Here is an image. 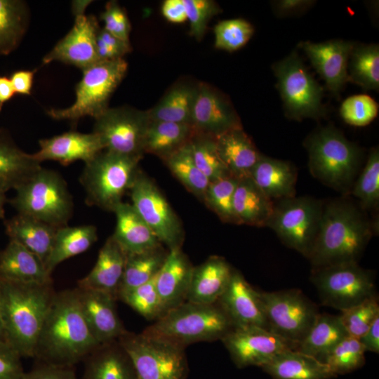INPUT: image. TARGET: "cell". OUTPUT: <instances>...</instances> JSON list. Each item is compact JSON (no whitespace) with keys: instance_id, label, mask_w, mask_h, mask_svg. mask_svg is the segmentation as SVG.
Wrapping results in <instances>:
<instances>
[{"instance_id":"obj_7","label":"cell","mask_w":379,"mask_h":379,"mask_svg":"<svg viewBox=\"0 0 379 379\" xmlns=\"http://www.w3.org/2000/svg\"><path fill=\"white\" fill-rule=\"evenodd\" d=\"M15 192L8 202L17 213L56 228L67 225L72 216V197L65 179L57 171L41 168Z\"/></svg>"},{"instance_id":"obj_37","label":"cell","mask_w":379,"mask_h":379,"mask_svg":"<svg viewBox=\"0 0 379 379\" xmlns=\"http://www.w3.org/2000/svg\"><path fill=\"white\" fill-rule=\"evenodd\" d=\"M349 336L340 316L319 314L315 323L296 350L314 357L323 358L340 341Z\"/></svg>"},{"instance_id":"obj_35","label":"cell","mask_w":379,"mask_h":379,"mask_svg":"<svg viewBox=\"0 0 379 379\" xmlns=\"http://www.w3.org/2000/svg\"><path fill=\"white\" fill-rule=\"evenodd\" d=\"M194 133L188 124L149 121L143 138V153L164 159L187 143Z\"/></svg>"},{"instance_id":"obj_26","label":"cell","mask_w":379,"mask_h":379,"mask_svg":"<svg viewBox=\"0 0 379 379\" xmlns=\"http://www.w3.org/2000/svg\"><path fill=\"white\" fill-rule=\"evenodd\" d=\"M0 280L25 284H53L44 263L15 241L0 251Z\"/></svg>"},{"instance_id":"obj_1","label":"cell","mask_w":379,"mask_h":379,"mask_svg":"<svg viewBox=\"0 0 379 379\" xmlns=\"http://www.w3.org/2000/svg\"><path fill=\"white\" fill-rule=\"evenodd\" d=\"M375 233V222L347 196L324 201L319 232L307 259L312 269L359 262Z\"/></svg>"},{"instance_id":"obj_43","label":"cell","mask_w":379,"mask_h":379,"mask_svg":"<svg viewBox=\"0 0 379 379\" xmlns=\"http://www.w3.org/2000/svg\"><path fill=\"white\" fill-rule=\"evenodd\" d=\"M349 195L359 201L366 212L376 210L379 205V150L372 148L364 168L356 178Z\"/></svg>"},{"instance_id":"obj_17","label":"cell","mask_w":379,"mask_h":379,"mask_svg":"<svg viewBox=\"0 0 379 379\" xmlns=\"http://www.w3.org/2000/svg\"><path fill=\"white\" fill-rule=\"evenodd\" d=\"M75 14L74 26L44 57V64L60 61L83 71L100 61L96 48L97 36L100 29L97 19L92 15H84V11Z\"/></svg>"},{"instance_id":"obj_19","label":"cell","mask_w":379,"mask_h":379,"mask_svg":"<svg viewBox=\"0 0 379 379\" xmlns=\"http://www.w3.org/2000/svg\"><path fill=\"white\" fill-rule=\"evenodd\" d=\"M216 302L234 328L258 326L268 330L258 291L239 271L234 270L227 288Z\"/></svg>"},{"instance_id":"obj_49","label":"cell","mask_w":379,"mask_h":379,"mask_svg":"<svg viewBox=\"0 0 379 379\" xmlns=\"http://www.w3.org/2000/svg\"><path fill=\"white\" fill-rule=\"evenodd\" d=\"M253 25L244 19L222 20L214 27L215 47L227 51H234L243 47L252 37Z\"/></svg>"},{"instance_id":"obj_41","label":"cell","mask_w":379,"mask_h":379,"mask_svg":"<svg viewBox=\"0 0 379 379\" xmlns=\"http://www.w3.org/2000/svg\"><path fill=\"white\" fill-rule=\"evenodd\" d=\"M189 142L163 160L172 174L185 187L199 200L204 201L210 181L197 166L192 155Z\"/></svg>"},{"instance_id":"obj_55","label":"cell","mask_w":379,"mask_h":379,"mask_svg":"<svg viewBox=\"0 0 379 379\" xmlns=\"http://www.w3.org/2000/svg\"><path fill=\"white\" fill-rule=\"evenodd\" d=\"M165 18L174 23H180L187 20L183 0H166L161 6Z\"/></svg>"},{"instance_id":"obj_40","label":"cell","mask_w":379,"mask_h":379,"mask_svg":"<svg viewBox=\"0 0 379 379\" xmlns=\"http://www.w3.org/2000/svg\"><path fill=\"white\" fill-rule=\"evenodd\" d=\"M196 89L180 86L171 90L150 110L149 121H166L191 125V113Z\"/></svg>"},{"instance_id":"obj_61","label":"cell","mask_w":379,"mask_h":379,"mask_svg":"<svg viewBox=\"0 0 379 379\" xmlns=\"http://www.w3.org/2000/svg\"><path fill=\"white\" fill-rule=\"evenodd\" d=\"M8 199L5 193L0 192V220L5 217V204L8 203Z\"/></svg>"},{"instance_id":"obj_9","label":"cell","mask_w":379,"mask_h":379,"mask_svg":"<svg viewBox=\"0 0 379 379\" xmlns=\"http://www.w3.org/2000/svg\"><path fill=\"white\" fill-rule=\"evenodd\" d=\"M118 342L130 357L137 379H186L185 348L143 331H126Z\"/></svg>"},{"instance_id":"obj_18","label":"cell","mask_w":379,"mask_h":379,"mask_svg":"<svg viewBox=\"0 0 379 379\" xmlns=\"http://www.w3.org/2000/svg\"><path fill=\"white\" fill-rule=\"evenodd\" d=\"M191 126L196 133L217 137L242 128L240 119L229 102L206 86L195 91Z\"/></svg>"},{"instance_id":"obj_29","label":"cell","mask_w":379,"mask_h":379,"mask_svg":"<svg viewBox=\"0 0 379 379\" xmlns=\"http://www.w3.org/2000/svg\"><path fill=\"white\" fill-rule=\"evenodd\" d=\"M250 178L273 201L295 196L297 171L288 161L261 154Z\"/></svg>"},{"instance_id":"obj_24","label":"cell","mask_w":379,"mask_h":379,"mask_svg":"<svg viewBox=\"0 0 379 379\" xmlns=\"http://www.w3.org/2000/svg\"><path fill=\"white\" fill-rule=\"evenodd\" d=\"M126 257V253L110 236L100 248L91 271L79 280L78 288L106 292L117 298Z\"/></svg>"},{"instance_id":"obj_46","label":"cell","mask_w":379,"mask_h":379,"mask_svg":"<svg viewBox=\"0 0 379 379\" xmlns=\"http://www.w3.org/2000/svg\"><path fill=\"white\" fill-rule=\"evenodd\" d=\"M366 350L359 339L347 336L335 346L322 359L332 373L345 374L365 364Z\"/></svg>"},{"instance_id":"obj_62","label":"cell","mask_w":379,"mask_h":379,"mask_svg":"<svg viewBox=\"0 0 379 379\" xmlns=\"http://www.w3.org/2000/svg\"><path fill=\"white\" fill-rule=\"evenodd\" d=\"M0 341H5L4 330L2 320L1 314V294H0Z\"/></svg>"},{"instance_id":"obj_3","label":"cell","mask_w":379,"mask_h":379,"mask_svg":"<svg viewBox=\"0 0 379 379\" xmlns=\"http://www.w3.org/2000/svg\"><path fill=\"white\" fill-rule=\"evenodd\" d=\"M55 293L53 284L0 280L5 340L21 357H35L40 332Z\"/></svg>"},{"instance_id":"obj_4","label":"cell","mask_w":379,"mask_h":379,"mask_svg":"<svg viewBox=\"0 0 379 379\" xmlns=\"http://www.w3.org/2000/svg\"><path fill=\"white\" fill-rule=\"evenodd\" d=\"M312 175L348 196L362 163L360 148L333 126L319 127L304 142Z\"/></svg>"},{"instance_id":"obj_6","label":"cell","mask_w":379,"mask_h":379,"mask_svg":"<svg viewBox=\"0 0 379 379\" xmlns=\"http://www.w3.org/2000/svg\"><path fill=\"white\" fill-rule=\"evenodd\" d=\"M141 158L103 150L86 163L79 178L86 204L113 212L133 186Z\"/></svg>"},{"instance_id":"obj_51","label":"cell","mask_w":379,"mask_h":379,"mask_svg":"<svg viewBox=\"0 0 379 379\" xmlns=\"http://www.w3.org/2000/svg\"><path fill=\"white\" fill-rule=\"evenodd\" d=\"M187 20L190 23V34L198 40L204 36L210 19L220 8L211 0H183Z\"/></svg>"},{"instance_id":"obj_14","label":"cell","mask_w":379,"mask_h":379,"mask_svg":"<svg viewBox=\"0 0 379 379\" xmlns=\"http://www.w3.org/2000/svg\"><path fill=\"white\" fill-rule=\"evenodd\" d=\"M130 191L132 206L168 250L181 248V222L154 182L140 171Z\"/></svg>"},{"instance_id":"obj_32","label":"cell","mask_w":379,"mask_h":379,"mask_svg":"<svg viewBox=\"0 0 379 379\" xmlns=\"http://www.w3.org/2000/svg\"><path fill=\"white\" fill-rule=\"evenodd\" d=\"M220 159L234 177H250L260 153L242 128L232 129L214 138Z\"/></svg>"},{"instance_id":"obj_8","label":"cell","mask_w":379,"mask_h":379,"mask_svg":"<svg viewBox=\"0 0 379 379\" xmlns=\"http://www.w3.org/2000/svg\"><path fill=\"white\" fill-rule=\"evenodd\" d=\"M128 63L122 58L102 60L83 70V77L75 88L74 102L65 109H51L49 117L76 124L81 118L95 119L108 107L113 92L125 77Z\"/></svg>"},{"instance_id":"obj_30","label":"cell","mask_w":379,"mask_h":379,"mask_svg":"<svg viewBox=\"0 0 379 379\" xmlns=\"http://www.w3.org/2000/svg\"><path fill=\"white\" fill-rule=\"evenodd\" d=\"M4 228L9 240L26 248L46 265L58 228L20 213L6 220Z\"/></svg>"},{"instance_id":"obj_53","label":"cell","mask_w":379,"mask_h":379,"mask_svg":"<svg viewBox=\"0 0 379 379\" xmlns=\"http://www.w3.org/2000/svg\"><path fill=\"white\" fill-rule=\"evenodd\" d=\"M21 356L9 344L0 341V379H21L25 373Z\"/></svg>"},{"instance_id":"obj_25","label":"cell","mask_w":379,"mask_h":379,"mask_svg":"<svg viewBox=\"0 0 379 379\" xmlns=\"http://www.w3.org/2000/svg\"><path fill=\"white\" fill-rule=\"evenodd\" d=\"M233 269L222 257L213 255L194 267L186 301L215 303L227 288Z\"/></svg>"},{"instance_id":"obj_5","label":"cell","mask_w":379,"mask_h":379,"mask_svg":"<svg viewBox=\"0 0 379 379\" xmlns=\"http://www.w3.org/2000/svg\"><path fill=\"white\" fill-rule=\"evenodd\" d=\"M233 325L219 305L185 301L168 310L143 332L178 346L220 340Z\"/></svg>"},{"instance_id":"obj_13","label":"cell","mask_w":379,"mask_h":379,"mask_svg":"<svg viewBox=\"0 0 379 379\" xmlns=\"http://www.w3.org/2000/svg\"><path fill=\"white\" fill-rule=\"evenodd\" d=\"M258 293L268 330L297 348L320 314L317 305L298 288Z\"/></svg>"},{"instance_id":"obj_44","label":"cell","mask_w":379,"mask_h":379,"mask_svg":"<svg viewBox=\"0 0 379 379\" xmlns=\"http://www.w3.org/2000/svg\"><path fill=\"white\" fill-rule=\"evenodd\" d=\"M189 144L197 166L210 182L232 175L220 157L213 137L194 133Z\"/></svg>"},{"instance_id":"obj_58","label":"cell","mask_w":379,"mask_h":379,"mask_svg":"<svg viewBox=\"0 0 379 379\" xmlns=\"http://www.w3.org/2000/svg\"><path fill=\"white\" fill-rule=\"evenodd\" d=\"M359 340L366 351L379 352V318L375 319Z\"/></svg>"},{"instance_id":"obj_10","label":"cell","mask_w":379,"mask_h":379,"mask_svg":"<svg viewBox=\"0 0 379 379\" xmlns=\"http://www.w3.org/2000/svg\"><path fill=\"white\" fill-rule=\"evenodd\" d=\"M323 206V201L308 196L274 200L267 227L286 246L308 258L319 232Z\"/></svg>"},{"instance_id":"obj_23","label":"cell","mask_w":379,"mask_h":379,"mask_svg":"<svg viewBox=\"0 0 379 379\" xmlns=\"http://www.w3.org/2000/svg\"><path fill=\"white\" fill-rule=\"evenodd\" d=\"M193 266L181 248L168 250L155 277V286L164 314L186 301Z\"/></svg>"},{"instance_id":"obj_38","label":"cell","mask_w":379,"mask_h":379,"mask_svg":"<svg viewBox=\"0 0 379 379\" xmlns=\"http://www.w3.org/2000/svg\"><path fill=\"white\" fill-rule=\"evenodd\" d=\"M168 253V250L166 251L161 245L145 252L126 254L119 293L153 279L163 266Z\"/></svg>"},{"instance_id":"obj_60","label":"cell","mask_w":379,"mask_h":379,"mask_svg":"<svg viewBox=\"0 0 379 379\" xmlns=\"http://www.w3.org/2000/svg\"><path fill=\"white\" fill-rule=\"evenodd\" d=\"M15 94L10 78L0 77V111L4 104Z\"/></svg>"},{"instance_id":"obj_28","label":"cell","mask_w":379,"mask_h":379,"mask_svg":"<svg viewBox=\"0 0 379 379\" xmlns=\"http://www.w3.org/2000/svg\"><path fill=\"white\" fill-rule=\"evenodd\" d=\"M113 212L116 227L112 237L126 254L145 252L162 245L131 204L122 201Z\"/></svg>"},{"instance_id":"obj_42","label":"cell","mask_w":379,"mask_h":379,"mask_svg":"<svg viewBox=\"0 0 379 379\" xmlns=\"http://www.w3.org/2000/svg\"><path fill=\"white\" fill-rule=\"evenodd\" d=\"M25 4L17 0H0V54H8L19 44L27 25Z\"/></svg>"},{"instance_id":"obj_50","label":"cell","mask_w":379,"mask_h":379,"mask_svg":"<svg viewBox=\"0 0 379 379\" xmlns=\"http://www.w3.org/2000/svg\"><path fill=\"white\" fill-rule=\"evenodd\" d=\"M378 105L369 95L361 94L347 98L340 106V114L348 124L365 126L378 115Z\"/></svg>"},{"instance_id":"obj_11","label":"cell","mask_w":379,"mask_h":379,"mask_svg":"<svg viewBox=\"0 0 379 379\" xmlns=\"http://www.w3.org/2000/svg\"><path fill=\"white\" fill-rule=\"evenodd\" d=\"M310 279L322 305L340 311L376 296L374 272L358 262L312 269Z\"/></svg>"},{"instance_id":"obj_54","label":"cell","mask_w":379,"mask_h":379,"mask_svg":"<svg viewBox=\"0 0 379 379\" xmlns=\"http://www.w3.org/2000/svg\"><path fill=\"white\" fill-rule=\"evenodd\" d=\"M21 379H77V378L72 367L44 363L29 372H25Z\"/></svg>"},{"instance_id":"obj_57","label":"cell","mask_w":379,"mask_h":379,"mask_svg":"<svg viewBox=\"0 0 379 379\" xmlns=\"http://www.w3.org/2000/svg\"><path fill=\"white\" fill-rule=\"evenodd\" d=\"M314 1L302 0H281L276 1L274 8L279 15L296 14L303 11Z\"/></svg>"},{"instance_id":"obj_33","label":"cell","mask_w":379,"mask_h":379,"mask_svg":"<svg viewBox=\"0 0 379 379\" xmlns=\"http://www.w3.org/2000/svg\"><path fill=\"white\" fill-rule=\"evenodd\" d=\"M260 368L273 379H330L335 377L325 363L295 349L277 354Z\"/></svg>"},{"instance_id":"obj_48","label":"cell","mask_w":379,"mask_h":379,"mask_svg":"<svg viewBox=\"0 0 379 379\" xmlns=\"http://www.w3.org/2000/svg\"><path fill=\"white\" fill-rule=\"evenodd\" d=\"M340 321L350 337L359 339L379 318L377 296L368 298L350 308L341 311Z\"/></svg>"},{"instance_id":"obj_12","label":"cell","mask_w":379,"mask_h":379,"mask_svg":"<svg viewBox=\"0 0 379 379\" xmlns=\"http://www.w3.org/2000/svg\"><path fill=\"white\" fill-rule=\"evenodd\" d=\"M273 70L288 117L301 121L305 118L319 119L326 115L323 88L295 51L274 64Z\"/></svg>"},{"instance_id":"obj_15","label":"cell","mask_w":379,"mask_h":379,"mask_svg":"<svg viewBox=\"0 0 379 379\" xmlns=\"http://www.w3.org/2000/svg\"><path fill=\"white\" fill-rule=\"evenodd\" d=\"M95 120L93 132L100 137L105 150L142 156L143 138L149 123L147 112L126 107L107 108Z\"/></svg>"},{"instance_id":"obj_31","label":"cell","mask_w":379,"mask_h":379,"mask_svg":"<svg viewBox=\"0 0 379 379\" xmlns=\"http://www.w3.org/2000/svg\"><path fill=\"white\" fill-rule=\"evenodd\" d=\"M84 379H137L132 361L118 340L100 344L86 358Z\"/></svg>"},{"instance_id":"obj_27","label":"cell","mask_w":379,"mask_h":379,"mask_svg":"<svg viewBox=\"0 0 379 379\" xmlns=\"http://www.w3.org/2000/svg\"><path fill=\"white\" fill-rule=\"evenodd\" d=\"M41 168L32 154L20 149L9 133L0 128V192L15 190Z\"/></svg>"},{"instance_id":"obj_21","label":"cell","mask_w":379,"mask_h":379,"mask_svg":"<svg viewBox=\"0 0 379 379\" xmlns=\"http://www.w3.org/2000/svg\"><path fill=\"white\" fill-rule=\"evenodd\" d=\"M86 322L99 344L117 340L126 330L116 307V298L106 292L77 288Z\"/></svg>"},{"instance_id":"obj_52","label":"cell","mask_w":379,"mask_h":379,"mask_svg":"<svg viewBox=\"0 0 379 379\" xmlns=\"http://www.w3.org/2000/svg\"><path fill=\"white\" fill-rule=\"evenodd\" d=\"M100 19L104 22V29L121 41L130 44L131 25L124 11L116 1L107 3Z\"/></svg>"},{"instance_id":"obj_36","label":"cell","mask_w":379,"mask_h":379,"mask_svg":"<svg viewBox=\"0 0 379 379\" xmlns=\"http://www.w3.org/2000/svg\"><path fill=\"white\" fill-rule=\"evenodd\" d=\"M98 239L94 225L74 227L67 225L57 229L46 268L51 274L54 269L64 260L86 251Z\"/></svg>"},{"instance_id":"obj_56","label":"cell","mask_w":379,"mask_h":379,"mask_svg":"<svg viewBox=\"0 0 379 379\" xmlns=\"http://www.w3.org/2000/svg\"><path fill=\"white\" fill-rule=\"evenodd\" d=\"M35 70H18L14 72L10 80L15 93L30 95Z\"/></svg>"},{"instance_id":"obj_34","label":"cell","mask_w":379,"mask_h":379,"mask_svg":"<svg viewBox=\"0 0 379 379\" xmlns=\"http://www.w3.org/2000/svg\"><path fill=\"white\" fill-rule=\"evenodd\" d=\"M273 206L274 201L250 177L239 180L234 195V210L240 225L267 227Z\"/></svg>"},{"instance_id":"obj_20","label":"cell","mask_w":379,"mask_h":379,"mask_svg":"<svg viewBox=\"0 0 379 379\" xmlns=\"http://www.w3.org/2000/svg\"><path fill=\"white\" fill-rule=\"evenodd\" d=\"M354 43L340 39L322 43L302 41L300 47L325 81L327 88L338 95L349 81L347 66Z\"/></svg>"},{"instance_id":"obj_39","label":"cell","mask_w":379,"mask_h":379,"mask_svg":"<svg viewBox=\"0 0 379 379\" xmlns=\"http://www.w3.org/2000/svg\"><path fill=\"white\" fill-rule=\"evenodd\" d=\"M349 81L364 90L379 88V46L378 44H354L349 58Z\"/></svg>"},{"instance_id":"obj_59","label":"cell","mask_w":379,"mask_h":379,"mask_svg":"<svg viewBox=\"0 0 379 379\" xmlns=\"http://www.w3.org/2000/svg\"><path fill=\"white\" fill-rule=\"evenodd\" d=\"M98 36L109 47L114 50L121 58L131 51L130 44H127L113 36L105 29H100Z\"/></svg>"},{"instance_id":"obj_22","label":"cell","mask_w":379,"mask_h":379,"mask_svg":"<svg viewBox=\"0 0 379 379\" xmlns=\"http://www.w3.org/2000/svg\"><path fill=\"white\" fill-rule=\"evenodd\" d=\"M39 145V151L32 154L39 162L55 161L63 166L77 161L86 164L105 150L100 137L93 132L68 131L41 139Z\"/></svg>"},{"instance_id":"obj_16","label":"cell","mask_w":379,"mask_h":379,"mask_svg":"<svg viewBox=\"0 0 379 379\" xmlns=\"http://www.w3.org/2000/svg\"><path fill=\"white\" fill-rule=\"evenodd\" d=\"M221 341L239 368L261 367L277 354L295 345L272 331L258 326L234 328Z\"/></svg>"},{"instance_id":"obj_2","label":"cell","mask_w":379,"mask_h":379,"mask_svg":"<svg viewBox=\"0 0 379 379\" xmlns=\"http://www.w3.org/2000/svg\"><path fill=\"white\" fill-rule=\"evenodd\" d=\"M99 345L83 315L77 289L55 293L40 332L35 357L45 364L72 367Z\"/></svg>"},{"instance_id":"obj_47","label":"cell","mask_w":379,"mask_h":379,"mask_svg":"<svg viewBox=\"0 0 379 379\" xmlns=\"http://www.w3.org/2000/svg\"><path fill=\"white\" fill-rule=\"evenodd\" d=\"M155 277L137 287L119 292L117 297L147 320L154 321L164 314Z\"/></svg>"},{"instance_id":"obj_45","label":"cell","mask_w":379,"mask_h":379,"mask_svg":"<svg viewBox=\"0 0 379 379\" xmlns=\"http://www.w3.org/2000/svg\"><path fill=\"white\" fill-rule=\"evenodd\" d=\"M239 179L228 175L210 182L204 201L225 223L240 225L234 210V195Z\"/></svg>"}]
</instances>
